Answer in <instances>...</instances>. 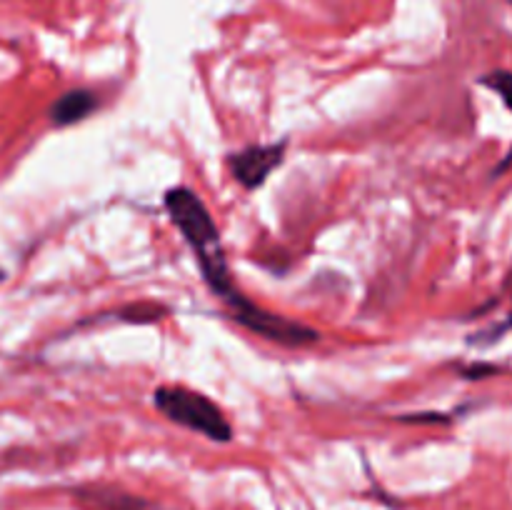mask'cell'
I'll return each instance as SVG.
<instances>
[{
  "mask_svg": "<svg viewBox=\"0 0 512 510\" xmlns=\"http://www.w3.org/2000/svg\"><path fill=\"white\" fill-rule=\"evenodd\" d=\"M153 403L170 423L185 430L205 435L215 443H230L233 440V425L223 415V410L208 398L185 385H160L153 393Z\"/></svg>",
  "mask_w": 512,
  "mask_h": 510,
  "instance_id": "6da1fadb",
  "label": "cell"
},
{
  "mask_svg": "<svg viewBox=\"0 0 512 510\" xmlns=\"http://www.w3.org/2000/svg\"><path fill=\"white\" fill-rule=\"evenodd\" d=\"M165 210L195 255L220 248V230L215 225L213 213L195 190L185 188V185L170 188L165 193Z\"/></svg>",
  "mask_w": 512,
  "mask_h": 510,
  "instance_id": "7a4b0ae2",
  "label": "cell"
},
{
  "mask_svg": "<svg viewBox=\"0 0 512 510\" xmlns=\"http://www.w3.org/2000/svg\"><path fill=\"white\" fill-rule=\"evenodd\" d=\"M285 148H288V140L270 145H250V148L238 150V153H230V173L245 190H258L270 178V173L285 160Z\"/></svg>",
  "mask_w": 512,
  "mask_h": 510,
  "instance_id": "3957f363",
  "label": "cell"
},
{
  "mask_svg": "<svg viewBox=\"0 0 512 510\" xmlns=\"http://www.w3.org/2000/svg\"><path fill=\"white\" fill-rule=\"evenodd\" d=\"M95 108H98L95 93H90V90L85 88H75L60 95V98L50 105L48 115L50 123H53L55 128H68V125H75L80 123V120L88 118V115H93Z\"/></svg>",
  "mask_w": 512,
  "mask_h": 510,
  "instance_id": "277c9868",
  "label": "cell"
},
{
  "mask_svg": "<svg viewBox=\"0 0 512 510\" xmlns=\"http://www.w3.org/2000/svg\"><path fill=\"white\" fill-rule=\"evenodd\" d=\"M480 85L495 90V93L503 98V103L512 110V73H510V70H493V73H488V75H483V78H480ZM510 163H512V148L508 150V155H505L503 163L498 165V173H500V170L508 168Z\"/></svg>",
  "mask_w": 512,
  "mask_h": 510,
  "instance_id": "5b68a950",
  "label": "cell"
},
{
  "mask_svg": "<svg viewBox=\"0 0 512 510\" xmlns=\"http://www.w3.org/2000/svg\"><path fill=\"white\" fill-rule=\"evenodd\" d=\"M165 313H168V308H163V305H155V303H133V305H125V308H120L118 313H115V318L118 320H125V323H155V320L165 318Z\"/></svg>",
  "mask_w": 512,
  "mask_h": 510,
  "instance_id": "8992f818",
  "label": "cell"
},
{
  "mask_svg": "<svg viewBox=\"0 0 512 510\" xmlns=\"http://www.w3.org/2000/svg\"><path fill=\"white\" fill-rule=\"evenodd\" d=\"M405 423H448L450 418L440 413H420V415H403Z\"/></svg>",
  "mask_w": 512,
  "mask_h": 510,
  "instance_id": "52a82bcc",
  "label": "cell"
},
{
  "mask_svg": "<svg viewBox=\"0 0 512 510\" xmlns=\"http://www.w3.org/2000/svg\"><path fill=\"white\" fill-rule=\"evenodd\" d=\"M495 365H470V368H460V373H463V378H470V380H475V378H485L483 373H495Z\"/></svg>",
  "mask_w": 512,
  "mask_h": 510,
  "instance_id": "ba28073f",
  "label": "cell"
},
{
  "mask_svg": "<svg viewBox=\"0 0 512 510\" xmlns=\"http://www.w3.org/2000/svg\"><path fill=\"white\" fill-rule=\"evenodd\" d=\"M508 288H510V293H512V273H510V278H508ZM505 328H512V310H510V318L505 320V325L500 330H505ZM500 330H498V333H500Z\"/></svg>",
  "mask_w": 512,
  "mask_h": 510,
  "instance_id": "9c48e42d",
  "label": "cell"
},
{
  "mask_svg": "<svg viewBox=\"0 0 512 510\" xmlns=\"http://www.w3.org/2000/svg\"><path fill=\"white\" fill-rule=\"evenodd\" d=\"M0 278H3V273H0Z\"/></svg>",
  "mask_w": 512,
  "mask_h": 510,
  "instance_id": "30bf717a",
  "label": "cell"
}]
</instances>
